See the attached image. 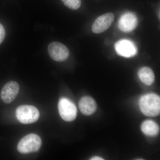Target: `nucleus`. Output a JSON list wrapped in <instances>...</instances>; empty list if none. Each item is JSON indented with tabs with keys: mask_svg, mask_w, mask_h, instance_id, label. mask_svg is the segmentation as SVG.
Here are the masks:
<instances>
[{
	"mask_svg": "<svg viewBox=\"0 0 160 160\" xmlns=\"http://www.w3.org/2000/svg\"><path fill=\"white\" fill-rule=\"evenodd\" d=\"M140 109L147 116L156 117L160 114V97L155 93L143 96L139 102Z\"/></svg>",
	"mask_w": 160,
	"mask_h": 160,
	"instance_id": "nucleus-1",
	"label": "nucleus"
},
{
	"mask_svg": "<svg viewBox=\"0 0 160 160\" xmlns=\"http://www.w3.org/2000/svg\"><path fill=\"white\" fill-rule=\"evenodd\" d=\"M42 141L38 135L30 133L22 138L18 145V150L22 154L38 152L42 146Z\"/></svg>",
	"mask_w": 160,
	"mask_h": 160,
	"instance_id": "nucleus-2",
	"label": "nucleus"
},
{
	"mask_svg": "<svg viewBox=\"0 0 160 160\" xmlns=\"http://www.w3.org/2000/svg\"><path fill=\"white\" fill-rule=\"evenodd\" d=\"M16 115L18 121L24 124L35 122L40 117L39 112L37 108L30 105H23L18 107Z\"/></svg>",
	"mask_w": 160,
	"mask_h": 160,
	"instance_id": "nucleus-3",
	"label": "nucleus"
},
{
	"mask_svg": "<svg viewBox=\"0 0 160 160\" xmlns=\"http://www.w3.org/2000/svg\"><path fill=\"white\" fill-rule=\"evenodd\" d=\"M59 113L61 117L66 122H72L77 115V109L74 103L69 99L62 98L59 101Z\"/></svg>",
	"mask_w": 160,
	"mask_h": 160,
	"instance_id": "nucleus-4",
	"label": "nucleus"
},
{
	"mask_svg": "<svg viewBox=\"0 0 160 160\" xmlns=\"http://www.w3.org/2000/svg\"><path fill=\"white\" fill-rule=\"evenodd\" d=\"M49 56L57 62H63L68 58L69 56V49L65 45L59 42H52L48 47Z\"/></svg>",
	"mask_w": 160,
	"mask_h": 160,
	"instance_id": "nucleus-5",
	"label": "nucleus"
},
{
	"mask_svg": "<svg viewBox=\"0 0 160 160\" xmlns=\"http://www.w3.org/2000/svg\"><path fill=\"white\" fill-rule=\"evenodd\" d=\"M114 20V14L111 12L102 15L94 21L92 27V30L96 34L102 33L109 29Z\"/></svg>",
	"mask_w": 160,
	"mask_h": 160,
	"instance_id": "nucleus-6",
	"label": "nucleus"
},
{
	"mask_svg": "<svg viewBox=\"0 0 160 160\" xmlns=\"http://www.w3.org/2000/svg\"><path fill=\"white\" fill-rule=\"evenodd\" d=\"M116 51L118 55L131 58L137 53V49L134 43L128 40H121L115 45Z\"/></svg>",
	"mask_w": 160,
	"mask_h": 160,
	"instance_id": "nucleus-7",
	"label": "nucleus"
},
{
	"mask_svg": "<svg viewBox=\"0 0 160 160\" xmlns=\"http://www.w3.org/2000/svg\"><path fill=\"white\" fill-rule=\"evenodd\" d=\"M19 89V85L17 82L10 81L6 83L1 91V99L6 104H10L17 96Z\"/></svg>",
	"mask_w": 160,
	"mask_h": 160,
	"instance_id": "nucleus-8",
	"label": "nucleus"
},
{
	"mask_svg": "<svg viewBox=\"0 0 160 160\" xmlns=\"http://www.w3.org/2000/svg\"><path fill=\"white\" fill-rule=\"evenodd\" d=\"M138 25L136 16L132 12H127L122 15L118 22L120 30L124 32H129L135 29Z\"/></svg>",
	"mask_w": 160,
	"mask_h": 160,
	"instance_id": "nucleus-9",
	"label": "nucleus"
},
{
	"mask_svg": "<svg viewBox=\"0 0 160 160\" xmlns=\"http://www.w3.org/2000/svg\"><path fill=\"white\" fill-rule=\"evenodd\" d=\"M79 107L82 114L89 116L94 113L96 110L97 104L92 98L89 96H85L80 100Z\"/></svg>",
	"mask_w": 160,
	"mask_h": 160,
	"instance_id": "nucleus-10",
	"label": "nucleus"
},
{
	"mask_svg": "<svg viewBox=\"0 0 160 160\" xmlns=\"http://www.w3.org/2000/svg\"><path fill=\"white\" fill-rule=\"evenodd\" d=\"M141 129L144 134L149 136H156L159 132V127L158 124L150 120L143 122L141 126Z\"/></svg>",
	"mask_w": 160,
	"mask_h": 160,
	"instance_id": "nucleus-11",
	"label": "nucleus"
},
{
	"mask_svg": "<svg viewBox=\"0 0 160 160\" xmlns=\"http://www.w3.org/2000/svg\"><path fill=\"white\" fill-rule=\"evenodd\" d=\"M138 76L141 81L147 86H150L154 82V72L149 67H144L141 68L138 71Z\"/></svg>",
	"mask_w": 160,
	"mask_h": 160,
	"instance_id": "nucleus-12",
	"label": "nucleus"
},
{
	"mask_svg": "<svg viewBox=\"0 0 160 160\" xmlns=\"http://www.w3.org/2000/svg\"><path fill=\"white\" fill-rule=\"evenodd\" d=\"M64 5L72 10H77L81 6V0H62Z\"/></svg>",
	"mask_w": 160,
	"mask_h": 160,
	"instance_id": "nucleus-13",
	"label": "nucleus"
},
{
	"mask_svg": "<svg viewBox=\"0 0 160 160\" xmlns=\"http://www.w3.org/2000/svg\"><path fill=\"white\" fill-rule=\"evenodd\" d=\"M6 36V31L2 25L0 23V44H1L4 40Z\"/></svg>",
	"mask_w": 160,
	"mask_h": 160,
	"instance_id": "nucleus-14",
	"label": "nucleus"
},
{
	"mask_svg": "<svg viewBox=\"0 0 160 160\" xmlns=\"http://www.w3.org/2000/svg\"><path fill=\"white\" fill-rule=\"evenodd\" d=\"M90 160H104V159H103L102 158L96 156L93 157Z\"/></svg>",
	"mask_w": 160,
	"mask_h": 160,
	"instance_id": "nucleus-15",
	"label": "nucleus"
}]
</instances>
